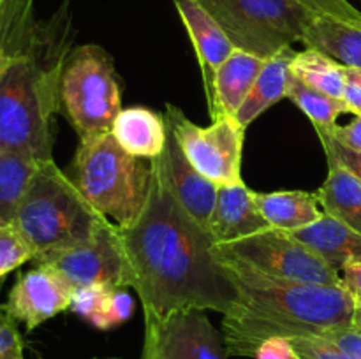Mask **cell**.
Instances as JSON below:
<instances>
[{
	"label": "cell",
	"instance_id": "obj_40",
	"mask_svg": "<svg viewBox=\"0 0 361 359\" xmlns=\"http://www.w3.org/2000/svg\"><path fill=\"white\" fill-rule=\"evenodd\" d=\"M28 2H30V0H25V2H23V4H21V7H20V9H18V13H16V16H18V14H20V11H21V9H23V7H25V6H27V4H28ZM16 16H14V18H13V21H11V25H13V23H14V20H16ZM11 25H9V27H7L6 34H4V35H2V39H0V55H2V49H4V42H6V37H7V32H9Z\"/></svg>",
	"mask_w": 361,
	"mask_h": 359
},
{
	"label": "cell",
	"instance_id": "obj_36",
	"mask_svg": "<svg viewBox=\"0 0 361 359\" xmlns=\"http://www.w3.org/2000/svg\"><path fill=\"white\" fill-rule=\"evenodd\" d=\"M342 287L351 294L356 306H361V263H348L341 270Z\"/></svg>",
	"mask_w": 361,
	"mask_h": 359
},
{
	"label": "cell",
	"instance_id": "obj_27",
	"mask_svg": "<svg viewBox=\"0 0 361 359\" xmlns=\"http://www.w3.org/2000/svg\"><path fill=\"white\" fill-rule=\"evenodd\" d=\"M32 259L34 252L13 224H7L6 227L0 229V278Z\"/></svg>",
	"mask_w": 361,
	"mask_h": 359
},
{
	"label": "cell",
	"instance_id": "obj_38",
	"mask_svg": "<svg viewBox=\"0 0 361 359\" xmlns=\"http://www.w3.org/2000/svg\"><path fill=\"white\" fill-rule=\"evenodd\" d=\"M23 2L25 0H4V2L0 4V39L6 34L7 27L11 25L13 18L16 16L18 9H20Z\"/></svg>",
	"mask_w": 361,
	"mask_h": 359
},
{
	"label": "cell",
	"instance_id": "obj_6",
	"mask_svg": "<svg viewBox=\"0 0 361 359\" xmlns=\"http://www.w3.org/2000/svg\"><path fill=\"white\" fill-rule=\"evenodd\" d=\"M235 48L268 60L303 42L321 18L305 0H200Z\"/></svg>",
	"mask_w": 361,
	"mask_h": 359
},
{
	"label": "cell",
	"instance_id": "obj_21",
	"mask_svg": "<svg viewBox=\"0 0 361 359\" xmlns=\"http://www.w3.org/2000/svg\"><path fill=\"white\" fill-rule=\"evenodd\" d=\"M323 213L361 234V180L345 165L328 162V176L316 192Z\"/></svg>",
	"mask_w": 361,
	"mask_h": 359
},
{
	"label": "cell",
	"instance_id": "obj_35",
	"mask_svg": "<svg viewBox=\"0 0 361 359\" xmlns=\"http://www.w3.org/2000/svg\"><path fill=\"white\" fill-rule=\"evenodd\" d=\"M342 101L353 115H361V69L345 67V88Z\"/></svg>",
	"mask_w": 361,
	"mask_h": 359
},
{
	"label": "cell",
	"instance_id": "obj_22",
	"mask_svg": "<svg viewBox=\"0 0 361 359\" xmlns=\"http://www.w3.org/2000/svg\"><path fill=\"white\" fill-rule=\"evenodd\" d=\"M303 44L334 56L345 67L361 69V23L321 16L310 25Z\"/></svg>",
	"mask_w": 361,
	"mask_h": 359
},
{
	"label": "cell",
	"instance_id": "obj_20",
	"mask_svg": "<svg viewBox=\"0 0 361 359\" xmlns=\"http://www.w3.org/2000/svg\"><path fill=\"white\" fill-rule=\"evenodd\" d=\"M254 201L268 225L281 231L295 232L307 225H312L323 215L316 192H305V190L254 192Z\"/></svg>",
	"mask_w": 361,
	"mask_h": 359
},
{
	"label": "cell",
	"instance_id": "obj_2",
	"mask_svg": "<svg viewBox=\"0 0 361 359\" xmlns=\"http://www.w3.org/2000/svg\"><path fill=\"white\" fill-rule=\"evenodd\" d=\"M73 39L71 0L48 20H35L34 0L20 11L0 55V150L55 160L60 81Z\"/></svg>",
	"mask_w": 361,
	"mask_h": 359
},
{
	"label": "cell",
	"instance_id": "obj_42",
	"mask_svg": "<svg viewBox=\"0 0 361 359\" xmlns=\"http://www.w3.org/2000/svg\"><path fill=\"white\" fill-rule=\"evenodd\" d=\"M6 222H4V218L2 217H0V229H2V227H6Z\"/></svg>",
	"mask_w": 361,
	"mask_h": 359
},
{
	"label": "cell",
	"instance_id": "obj_13",
	"mask_svg": "<svg viewBox=\"0 0 361 359\" xmlns=\"http://www.w3.org/2000/svg\"><path fill=\"white\" fill-rule=\"evenodd\" d=\"M182 23L189 34L203 74L207 101L212 95L214 76L221 63L235 51V44L228 37L214 16L201 6L200 0H173Z\"/></svg>",
	"mask_w": 361,
	"mask_h": 359
},
{
	"label": "cell",
	"instance_id": "obj_5",
	"mask_svg": "<svg viewBox=\"0 0 361 359\" xmlns=\"http://www.w3.org/2000/svg\"><path fill=\"white\" fill-rule=\"evenodd\" d=\"M71 180L94 210L118 227L140 215L150 183V160L127 153L111 132L80 137Z\"/></svg>",
	"mask_w": 361,
	"mask_h": 359
},
{
	"label": "cell",
	"instance_id": "obj_4",
	"mask_svg": "<svg viewBox=\"0 0 361 359\" xmlns=\"http://www.w3.org/2000/svg\"><path fill=\"white\" fill-rule=\"evenodd\" d=\"M106 222L108 218L90 206L71 176L55 160H44L18 206L13 225L37 259L92 241Z\"/></svg>",
	"mask_w": 361,
	"mask_h": 359
},
{
	"label": "cell",
	"instance_id": "obj_37",
	"mask_svg": "<svg viewBox=\"0 0 361 359\" xmlns=\"http://www.w3.org/2000/svg\"><path fill=\"white\" fill-rule=\"evenodd\" d=\"M312 9H316L321 16L337 18V20L349 21V23H361V13H348V11L341 9V7L334 6L328 0H305Z\"/></svg>",
	"mask_w": 361,
	"mask_h": 359
},
{
	"label": "cell",
	"instance_id": "obj_17",
	"mask_svg": "<svg viewBox=\"0 0 361 359\" xmlns=\"http://www.w3.org/2000/svg\"><path fill=\"white\" fill-rule=\"evenodd\" d=\"M111 134L116 143L143 160H152L164 151L168 125L161 115L143 106L122 108L113 122Z\"/></svg>",
	"mask_w": 361,
	"mask_h": 359
},
{
	"label": "cell",
	"instance_id": "obj_3",
	"mask_svg": "<svg viewBox=\"0 0 361 359\" xmlns=\"http://www.w3.org/2000/svg\"><path fill=\"white\" fill-rule=\"evenodd\" d=\"M222 260L238 291V301L221 324L229 358H254L268 338L323 336L353 326L356 303L342 285L284 280Z\"/></svg>",
	"mask_w": 361,
	"mask_h": 359
},
{
	"label": "cell",
	"instance_id": "obj_12",
	"mask_svg": "<svg viewBox=\"0 0 361 359\" xmlns=\"http://www.w3.org/2000/svg\"><path fill=\"white\" fill-rule=\"evenodd\" d=\"M71 294L73 289L67 287L62 278L37 264L16 278L4 306L16 322L32 331L69 310Z\"/></svg>",
	"mask_w": 361,
	"mask_h": 359
},
{
	"label": "cell",
	"instance_id": "obj_39",
	"mask_svg": "<svg viewBox=\"0 0 361 359\" xmlns=\"http://www.w3.org/2000/svg\"><path fill=\"white\" fill-rule=\"evenodd\" d=\"M328 2H331V4H334V6H337V7H341V9L348 11V13H358L360 14V11L356 9V7L353 6V4L349 2V0H328Z\"/></svg>",
	"mask_w": 361,
	"mask_h": 359
},
{
	"label": "cell",
	"instance_id": "obj_9",
	"mask_svg": "<svg viewBox=\"0 0 361 359\" xmlns=\"http://www.w3.org/2000/svg\"><path fill=\"white\" fill-rule=\"evenodd\" d=\"M166 123L175 134L190 164L222 185L242 183V155L245 127L236 116H219L208 127H200L175 104H166Z\"/></svg>",
	"mask_w": 361,
	"mask_h": 359
},
{
	"label": "cell",
	"instance_id": "obj_11",
	"mask_svg": "<svg viewBox=\"0 0 361 359\" xmlns=\"http://www.w3.org/2000/svg\"><path fill=\"white\" fill-rule=\"evenodd\" d=\"M34 263L51 270L73 291L88 284H102L111 289L126 287V264L118 232L109 220L92 241L46 253L34 259Z\"/></svg>",
	"mask_w": 361,
	"mask_h": 359
},
{
	"label": "cell",
	"instance_id": "obj_14",
	"mask_svg": "<svg viewBox=\"0 0 361 359\" xmlns=\"http://www.w3.org/2000/svg\"><path fill=\"white\" fill-rule=\"evenodd\" d=\"M162 158H164L166 171H168L169 183H171L176 199L201 225L208 229L212 211L217 203L219 185L212 180L204 178L190 164L169 125L168 141H166L164 151H162Z\"/></svg>",
	"mask_w": 361,
	"mask_h": 359
},
{
	"label": "cell",
	"instance_id": "obj_32",
	"mask_svg": "<svg viewBox=\"0 0 361 359\" xmlns=\"http://www.w3.org/2000/svg\"><path fill=\"white\" fill-rule=\"evenodd\" d=\"M323 336L337 345V348L345 355V359H361V333L353 326L328 331Z\"/></svg>",
	"mask_w": 361,
	"mask_h": 359
},
{
	"label": "cell",
	"instance_id": "obj_41",
	"mask_svg": "<svg viewBox=\"0 0 361 359\" xmlns=\"http://www.w3.org/2000/svg\"><path fill=\"white\" fill-rule=\"evenodd\" d=\"M353 327L361 333V306H356L355 315H353Z\"/></svg>",
	"mask_w": 361,
	"mask_h": 359
},
{
	"label": "cell",
	"instance_id": "obj_30",
	"mask_svg": "<svg viewBox=\"0 0 361 359\" xmlns=\"http://www.w3.org/2000/svg\"><path fill=\"white\" fill-rule=\"evenodd\" d=\"M0 359H25L18 322L4 305H0Z\"/></svg>",
	"mask_w": 361,
	"mask_h": 359
},
{
	"label": "cell",
	"instance_id": "obj_15",
	"mask_svg": "<svg viewBox=\"0 0 361 359\" xmlns=\"http://www.w3.org/2000/svg\"><path fill=\"white\" fill-rule=\"evenodd\" d=\"M268 227L270 225L257 210L254 192L247 189L245 183L219 187L217 203L208 222L215 245L235 241Z\"/></svg>",
	"mask_w": 361,
	"mask_h": 359
},
{
	"label": "cell",
	"instance_id": "obj_23",
	"mask_svg": "<svg viewBox=\"0 0 361 359\" xmlns=\"http://www.w3.org/2000/svg\"><path fill=\"white\" fill-rule=\"evenodd\" d=\"M291 74L314 90L335 99L344 97L345 65L319 49L305 48L296 51L291 62Z\"/></svg>",
	"mask_w": 361,
	"mask_h": 359
},
{
	"label": "cell",
	"instance_id": "obj_16",
	"mask_svg": "<svg viewBox=\"0 0 361 359\" xmlns=\"http://www.w3.org/2000/svg\"><path fill=\"white\" fill-rule=\"evenodd\" d=\"M264 65V58L236 48L214 76L212 95L208 99L210 118L236 116L243 102L249 97L257 76Z\"/></svg>",
	"mask_w": 361,
	"mask_h": 359
},
{
	"label": "cell",
	"instance_id": "obj_8",
	"mask_svg": "<svg viewBox=\"0 0 361 359\" xmlns=\"http://www.w3.org/2000/svg\"><path fill=\"white\" fill-rule=\"evenodd\" d=\"M224 259L247 264L275 278L321 285H342L341 271L317 256L291 232L268 227L245 238L217 245Z\"/></svg>",
	"mask_w": 361,
	"mask_h": 359
},
{
	"label": "cell",
	"instance_id": "obj_43",
	"mask_svg": "<svg viewBox=\"0 0 361 359\" xmlns=\"http://www.w3.org/2000/svg\"><path fill=\"white\" fill-rule=\"evenodd\" d=\"M94 359H97V358H94ZM102 359H118V358H102Z\"/></svg>",
	"mask_w": 361,
	"mask_h": 359
},
{
	"label": "cell",
	"instance_id": "obj_28",
	"mask_svg": "<svg viewBox=\"0 0 361 359\" xmlns=\"http://www.w3.org/2000/svg\"><path fill=\"white\" fill-rule=\"evenodd\" d=\"M109 289L111 287H106L102 284H88L83 285V287L74 289L73 294H71L69 310L90 320L97 313L99 306H101L102 299L106 298Z\"/></svg>",
	"mask_w": 361,
	"mask_h": 359
},
{
	"label": "cell",
	"instance_id": "obj_7",
	"mask_svg": "<svg viewBox=\"0 0 361 359\" xmlns=\"http://www.w3.org/2000/svg\"><path fill=\"white\" fill-rule=\"evenodd\" d=\"M60 111L80 137L111 132L122 111V90L113 58L102 46L73 48L60 81Z\"/></svg>",
	"mask_w": 361,
	"mask_h": 359
},
{
	"label": "cell",
	"instance_id": "obj_44",
	"mask_svg": "<svg viewBox=\"0 0 361 359\" xmlns=\"http://www.w3.org/2000/svg\"><path fill=\"white\" fill-rule=\"evenodd\" d=\"M4 2V0H0V4H2Z\"/></svg>",
	"mask_w": 361,
	"mask_h": 359
},
{
	"label": "cell",
	"instance_id": "obj_31",
	"mask_svg": "<svg viewBox=\"0 0 361 359\" xmlns=\"http://www.w3.org/2000/svg\"><path fill=\"white\" fill-rule=\"evenodd\" d=\"M317 136H319L321 144H323L326 162H337V164L345 165L349 171L355 172V175L361 180V153L342 146V144L338 143V141H335L330 134L317 132Z\"/></svg>",
	"mask_w": 361,
	"mask_h": 359
},
{
	"label": "cell",
	"instance_id": "obj_24",
	"mask_svg": "<svg viewBox=\"0 0 361 359\" xmlns=\"http://www.w3.org/2000/svg\"><path fill=\"white\" fill-rule=\"evenodd\" d=\"M41 162L18 151L0 150V217L13 224L18 206Z\"/></svg>",
	"mask_w": 361,
	"mask_h": 359
},
{
	"label": "cell",
	"instance_id": "obj_18",
	"mask_svg": "<svg viewBox=\"0 0 361 359\" xmlns=\"http://www.w3.org/2000/svg\"><path fill=\"white\" fill-rule=\"evenodd\" d=\"M291 234L310 246L337 271L348 263H361V234L330 215L323 213L312 225Z\"/></svg>",
	"mask_w": 361,
	"mask_h": 359
},
{
	"label": "cell",
	"instance_id": "obj_19",
	"mask_svg": "<svg viewBox=\"0 0 361 359\" xmlns=\"http://www.w3.org/2000/svg\"><path fill=\"white\" fill-rule=\"evenodd\" d=\"M295 55V48H288L264 60L263 69L249 97L236 113V118L245 129L271 106H275L282 99H288V88L291 83V62Z\"/></svg>",
	"mask_w": 361,
	"mask_h": 359
},
{
	"label": "cell",
	"instance_id": "obj_33",
	"mask_svg": "<svg viewBox=\"0 0 361 359\" xmlns=\"http://www.w3.org/2000/svg\"><path fill=\"white\" fill-rule=\"evenodd\" d=\"M254 359H298V355L289 338L274 336L257 347Z\"/></svg>",
	"mask_w": 361,
	"mask_h": 359
},
{
	"label": "cell",
	"instance_id": "obj_25",
	"mask_svg": "<svg viewBox=\"0 0 361 359\" xmlns=\"http://www.w3.org/2000/svg\"><path fill=\"white\" fill-rule=\"evenodd\" d=\"M288 99L312 122L316 130H331L337 127V118L342 113H349L342 99L314 90L291 74Z\"/></svg>",
	"mask_w": 361,
	"mask_h": 359
},
{
	"label": "cell",
	"instance_id": "obj_29",
	"mask_svg": "<svg viewBox=\"0 0 361 359\" xmlns=\"http://www.w3.org/2000/svg\"><path fill=\"white\" fill-rule=\"evenodd\" d=\"M289 340L298 359H345L337 345L324 336H298Z\"/></svg>",
	"mask_w": 361,
	"mask_h": 359
},
{
	"label": "cell",
	"instance_id": "obj_34",
	"mask_svg": "<svg viewBox=\"0 0 361 359\" xmlns=\"http://www.w3.org/2000/svg\"><path fill=\"white\" fill-rule=\"evenodd\" d=\"M316 132H326L334 137L335 141L345 146L348 150L358 151L361 153V115L356 116L351 123L341 127L337 125L331 130H316Z\"/></svg>",
	"mask_w": 361,
	"mask_h": 359
},
{
	"label": "cell",
	"instance_id": "obj_1",
	"mask_svg": "<svg viewBox=\"0 0 361 359\" xmlns=\"http://www.w3.org/2000/svg\"><path fill=\"white\" fill-rule=\"evenodd\" d=\"M126 287L143 312L166 315L176 310L229 313L238 291L210 231L176 199L162 153L150 160L147 201L133 224L118 227Z\"/></svg>",
	"mask_w": 361,
	"mask_h": 359
},
{
	"label": "cell",
	"instance_id": "obj_26",
	"mask_svg": "<svg viewBox=\"0 0 361 359\" xmlns=\"http://www.w3.org/2000/svg\"><path fill=\"white\" fill-rule=\"evenodd\" d=\"M134 312V299L127 287L109 289L106 298L102 299L97 313L88 322L94 324L97 329L108 331L120 324L127 322Z\"/></svg>",
	"mask_w": 361,
	"mask_h": 359
},
{
	"label": "cell",
	"instance_id": "obj_10",
	"mask_svg": "<svg viewBox=\"0 0 361 359\" xmlns=\"http://www.w3.org/2000/svg\"><path fill=\"white\" fill-rule=\"evenodd\" d=\"M140 359H228L224 336L204 310H176L166 315L143 312Z\"/></svg>",
	"mask_w": 361,
	"mask_h": 359
}]
</instances>
